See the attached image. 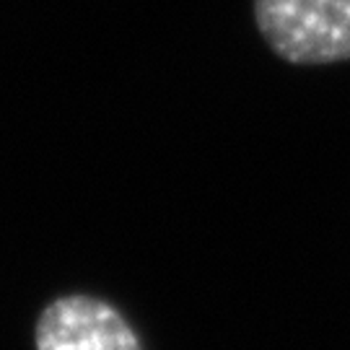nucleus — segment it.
Returning <instances> with one entry per match:
<instances>
[{"label": "nucleus", "instance_id": "obj_1", "mask_svg": "<svg viewBox=\"0 0 350 350\" xmlns=\"http://www.w3.org/2000/svg\"><path fill=\"white\" fill-rule=\"evenodd\" d=\"M254 24L291 65L350 60V0H254Z\"/></svg>", "mask_w": 350, "mask_h": 350}, {"label": "nucleus", "instance_id": "obj_2", "mask_svg": "<svg viewBox=\"0 0 350 350\" xmlns=\"http://www.w3.org/2000/svg\"><path fill=\"white\" fill-rule=\"evenodd\" d=\"M37 350H143L135 329L109 301L70 293L47 304L34 327Z\"/></svg>", "mask_w": 350, "mask_h": 350}]
</instances>
